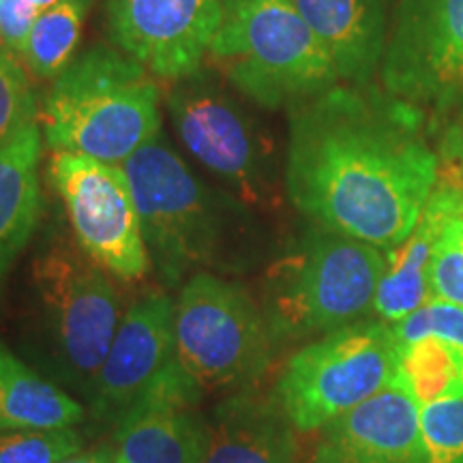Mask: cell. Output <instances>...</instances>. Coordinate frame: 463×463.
Wrapping results in <instances>:
<instances>
[{
	"instance_id": "obj_1",
	"label": "cell",
	"mask_w": 463,
	"mask_h": 463,
	"mask_svg": "<svg viewBox=\"0 0 463 463\" xmlns=\"http://www.w3.org/2000/svg\"><path fill=\"white\" fill-rule=\"evenodd\" d=\"M427 116L373 84H335L289 108L286 191L324 230L391 251L439 176Z\"/></svg>"
},
{
	"instance_id": "obj_2",
	"label": "cell",
	"mask_w": 463,
	"mask_h": 463,
	"mask_svg": "<svg viewBox=\"0 0 463 463\" xmlns=\"http://www.w3.org/2000/svg\"><path fill=\"white\" fill-rule=\"evenodd\" d=\"M159 101L155 75L140 62L114 45H90L45 95L43 142L52 153L120 165L159 137Z\"/></svg>"
},
{
	"instance_id": "obj_3",
	"label": "cell",
	"mask_w": 463,
	"mask_h": 463,
	"mask_svg": "<svg viewBox=\"0 0 463 463\" xmlns=\"http://www.w3.org/2000/svg\"><path fill=\"white\" fill-rule=\"evenodd\" d=\"M208 58L260 108H292L341 82L333 56L292 0H222Z\"/></svg>"
},
{
	"instance_id": "obj_4",
	"label": "cell",
	"mask_w": 463,
	"mask_h": 463,
	"mask_svg": "<svg viewBox=\"0 0 463 463\" xmlns=\"http://www.w3.org/2000/svg\"><path fill=\"white\" fill-rule=\"evenodd\" d=\"M384 270V249L316 225L266 273L260 307L275 345L364 320Z\"/></svg>"
},
{
	"instance_id": "obj_5",
	"label": "cell",
	"mask_w": 463,
	"mask_h": 463,
	"mask_svg": "<svg viewBox=\"0 0 463 463\" xmlns=\"http://www.w3.org/2000/svg\"><path fill=\"white\" fill-rule=\"evenodd\" d=\"M120 165L136 195L148 260L165 286L223 264L239 202L208 189L161 137Z\"/></svg>"
},
{
	"instance_id": "obj_6",
	"label": "cell",
	"mask_w": 463,
	"mask_h": 463,
	"mask_svg": "<svg viewBox=\"0 0 463 463\" xmlns=\"http://www.w3.org/2000/svg\"><path fill=\"white\" fill-rule=\"evenodd\" d=\"M397 380L399 341L392 324L364 317L294 352L273 397L297 431H317L397 386Z\"/></svg>"
},
{
	"instance_id": "obj_7",
	"label": "cell",
	"mask_w": 463,
	"mask_h": 463,
	"mask_svg": "<svg viewBox=\"0 0 463 463\" xmlns=\"http://www.w3.org/2000/svg\"><path fill=\"white\" fill-rule=\"evenodd\" d=\"M176 361L202 391H249L273 358L264 311L241 283L189 277L174 311Z\"/></svg>"
},
{
	"instance_id": "obj_8",
	"label": "cell",
	"mask_w": 463,
	"mask_h": 463,
	"mask_svg": "<svg viewBox=\"0 0 463 463\" xmlns=\"http://www.w3.org/2000/svg\"><path fill=\"white\" fill-rule=\"evenodd\" d=\"M170 120L184 148L247 206H264L270 191V148L253 116L211 71L172 82Z\"/></svg>"
},
{
	"instance_id": "obj_9",
	"label": "cell",
	"mask_w": 463,
	"mask_h": 463,
	"mask_svg": "<svg viewBox=\"0 0 463 463\" xmlns=\"http://www.w3.org/2000/svg\"><path fill=\"white\" fill-rule=\"evenodd\" d=\"M33 273L58 361L90 391L123 320L109 275L67 241L39 253Z\"/></svg>"
},
{
	"instance_id": "obj_10",
	"label": "cell",
	"mask_w": 463,
	"mask_h": 463,
	"mask_svg": "<svg viewBox=\"0 0 463 463\" xmlns=\"http://www.w3.org/2000/svg\"><path fill=\"white\" fill-rule=\"evenodd\" d=\"M48 174L65 204L78 247L114 279H142L150 260L140 211L123 165L52 153Z\"/></svg>"
},
{
	"instance_id": "obj_11",
	"label": "cell",
	"mask_w": 463,
	"mask_h": 463,
	"mask_svg": "<svg viewBox=\"0 0 463 463\" xmlns=\"http://www.w3.org/2000/svg\"><path fill=\"white\" fill-rule=\"evenodd\" d=\"M380 80L431 123L442 118L463 95V0H397Z\"/></svg>"
},
{
	"instance_id": "obj_12",
	"label": "cell",
	"mask_w": 463,
	"mask_h": 463,
	"mask_svg": "<svg viewBox=\"0 0 463 463\" xmlns=\"http://www.w3.org/2000/svg\"><path fill=\"white\" fill-rule=\"evenodd\" d=\"M219 24L222 0H108L112 43L167 82L204 69Z\"/></svg>"
},
{
	"instance_id": "obj_13",
	"label": "cell",
	"mask_w": 463,
	"mask_h": 463,
	"mask_svg": "<svg viewBox=\"0 0 463 463\" xmlns=\"http://www.w3.org/2000/svg\"><path fill=\"white\" fill-rule=\"evenodd\" d=\"M174 311L176 303L164 292H150L125 311L90 386V416L99 431H114L176 363Z\"/></svg>"
},
{
	"instance_id": "obj_14",
	"label": "cell",
	"mask_w": 463,
	"mask_h": 463,
	"mask_svg": "<svg viewBox=\"0 0 463 463\" xmlns=\"http://www.w3.org/2000/svg\"><path fill=\"white\" fill-rule=\"evenodd\" d=\"M200 392L174 363L114 430L116 463H204L211 420L198 412Z\"/></svg>"
},
{
	"instance_id": "obj_15",
	"label": "cell",
	"mask_w": 463,
	"mask_h": 463,
	"mask_svg": "<svg viewBox=\"0 0 463 463\" xmlns=\"http://www.w3.org/2000/svg\"><path fill=\"white\" fill-rule=\"evenodd\" d=\"M309 463H422L420 405L402 386L378 392L322 427Z\"/></svg>"
},
{
	"instance_id": "obj_16",
	"label": "cell",
	"mask_w": 463,
	"mask_h": 463,
	"mask_svg": "<svg viewBox=\"0 0 463 463\" xmlns=\"http://www.w3.org/2000/svg\"><path fill=\"white\" fill-rule=\"evenodd\" d=\"M463 213V183L439 174L414 230L402 245L386 251V270L375 294L380 320L397 324L431 298L430 266L447 225Z\"/></svg>"
},
{
	"instance_id": "obj_17",
	"label": "cell",
	"mask_w": 463,
	"mask_h": 463,
	"mask_svg": "<svg viewBox=\"0 0 463 463\" xmlns=\"http://www.w3.org/2000/svg\"><path fill=\"white\" fill-rule=\"evenodd\" d=\"M204 463H298L297 427L273 395L239 391L215 408Z\"/></svg>"
},
{
	"instance_id": "obj_18",
	"label": "cell",
	"mask_w": 463,
	"mask_h": 463,
	"mask_svg": "<svg viewBox=\"0 0 463 463\" xmlns=\"http://www.w3.org/2000/svg\"><path fill=\"white\" fill-rule=\"evenodd\" d=\"M333 56L341 82L372 84L389 34V0H292Z\"/></svg>"
},
{
	"instance_id": "obj_19",
	"label": "cell",
	"mask_w": 463,
	"mask_h": 463,
	"mask_svg": "<svg viewBox=\"0 0 463 463\" xmlns=\"http://www.w3.org/2000/svg\"><path fill=\"white\" fill-rule=\"evenodd\" d=\"M42 146L37 116L0 148V288L42 215Z\"/></svg>"
},
{
	"instance_id": "obj_20",
	"label": "cell",
	"mask_w": 463,
	"mask_h": 463,
	"mask_svg": "<svg viewBox=\"0 0 463 463\" xmlns=\"http://www.w3.org/2000/svg\"><path fill=\"white\" fill-rule=\"evenodd\" d=\"M84 419L82 405L0 344V431L67 430Z\"/></svg>"
},
{
	"instance_id": "obj_21",
	"label": "cell",
	"mask_w": 463,
	"mask_h": 463,
	"mask_svg": "<svg viewBox=\"0 0 463 463\" xmlns=\"http://www.w3.org/2000/svg\"><path fill=\"white\" fill-rule=\"evenodd\" d=\"M397 386L419 405L463 397V347L436 337L399 345Z\"/></svg>"
},
{
	"instance_id": "obj_22",
	"label": "cell",
	"mask_w": 463,
	"mask_h": 463,
	"mask_svg": "<svg viewBox=\"0 0 463 463\" xmlns=\"http://www.w3.org/2000/svg\"><path fill=\"white\" fill-rule=\"evenodd\" d=\"M90 0H61L39 11L22 62L34 78L56 80L71 65Z\"/></svg>"
},
{
	"instance_id": "obj_23",
	"label": "cell",
	"mask_w": 463,
	"mask_h": 463,
	"mask_svg": "<svg viewBox=\"0 0 463 463\" xmlns=\"http://www.w3.org/2000/svg\"><path fill=\"white\" fill-rule=\"evenodd\" d=\"M422 463H463V397L420 405Z\"/></svg>"
},
{
	"instance_id": "obj_24",
	"label": "cell",
	"mask_w": 463,
	"mask_h": 463,
	"mask_svg": "<svg viewBox=\"0 0 463 463\" xmlns=\"http://www.w3.org/2000/svg\"><path fill=\"white\" fill-rule=\"evenodd\" d=\"M82 444L73 427L0 431V463H58L82 450Z\"/></svg>"
},
{
	"instance_id": "obj_25",
	"label": "cell",
	"mask_w": 463,
	"mask_h": 463,
	"mask_svg": "<svg viewBox=\"0 0 463 463\" xmlns=\"http://www.w3.org/2000/svg\"><path fill=\"white\" fill-rule=\"evenodd\" d=\"M37 116L22 58L0 45V148Z\"/></svg>"
},
{
	"instance_id": "obj_26",
	"label": "cell",
	"mask_w": 463,
	"mask_h": 463,
	"mask_svg": "<svg viewBox=\"0 0 463 463\" xmlns=\"http://www.w3.org/2000/svg\"><path fill=\"white\" fill-rule=\"evenodd\" d=\"M399 345L414 344L419 339L436 337L463 347V307L447 300L430 298L425 305L392 324Z\"/></svg>"
},
{
	"instance_id": "obj_27",
	"label": "cell",
	"mask_w": 463,
	"mask_h": 463,
	"mask_svg": "<svg viewBox=\"0 0 463 463\" xmlns=\"http://www.w3.org/2000/svg\"><path fill=\"white\" fill-rule=\"evenodd\" d=\"M431 298L463 307V213L439 236L430 266Z\"/></svg>"
},
{
	"instance_id": "obj_28",
	"label": "cell",
	"mask_w": 463,
	"mask_h": 463,
	"mask_svg": "<svg viewBox=\"0 0 463 463\" xmlns=\"http://www.w3.org/2000/svg\"><path fill=\"white\" fill-rule=\"evenodd\" d=\"M433 133L438 140L439 165L447 167L449 176L463 183V95L433 123Z\"/></svg>"
},
{
	"instance_id": "obj_29",
	"label": "cell",
	"mask_w": 463,
	"mask_h": 463,
	"mask_svg": "<svg viewBox=\"0 0 463 463\" xmlns=\"http://www.w3.org/2000/svg\"><path fill=\"white\" fill-rule=\"evenodd\" d=\"M39 11L33 0H0V45L24 56L28 34L33 31Z\"/></svg>"
},
{
	"instance_id": "obj_30",
	"label": "cell",
	"mask_w": 463,
	"mask_h": 463,
	"mask_svg": "<svg viewBox=\"0 0 463 463\" xmlns=\"http://www.w3.org/2000/svg\"><path fill=\"white\" fill-rule=\"evenodd\" d=\"M58 463H116L112 447L103 449H92V450H78V453L65 457Z\"/></svg>"
},
{
	"instance_id": "obj_31",
	"label": "cell",
	"mask_w": 463,
	"mask_h": 463,
	"mask_svg": "<svg viewBox=\"0 0 463 463\" xmlns=\"http://www.w3.org/2000/svg\"><path fill=\"white\" fill-rule=\"evenodd\" d=\"M33 3H34V7H37V11H43V9L52 7V5L61 3V0H33Z\"/></svg>"
}]
</instances>
